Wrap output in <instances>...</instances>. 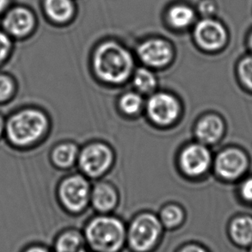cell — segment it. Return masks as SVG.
<instances>
[{
	"instance_id": "obj_1",
	"label": "cell",
	"mask_w": 252,
	"mask_h": 252,
	"mask_svg": "<svg viewBox=\"0 0 252 252\" xmlns=\"http://www.w3.org/2000/svg\"><path fill=\"white\" fill-rule=\"evenodd\" d=\"M48 128V119L40 109L28 107L19 109L5 120L4 137L11 147L26 149L41 140Z\"/></svg>"
},
{
	"instance_id": "obj_2",
	"label": "cell",
	"mask_w": 252,
	"mask_h": 252,
	"mask_svg": "<svg viewBox=\"0 0 252 252\" xmlns=\"http://www.w3.org/2000/svg\"><path fill=\"white\" fill-rule=\"evenodd\" d=\"M83 234L91 252H122L126 248V225L116 216L93 217L85 224Z\"/></svg>"
},
{
	"instance_id": "obj_3",
	"label": "cell",
	"mask_w": 252,
	"mask_h": 252,
	"mask_svg": "<svg viewBox=\"0 0 252 252\" xmlns=\"http://www.w3.org/2000/svg\"><path fill=\"white\" fill-rule=\"evenodd\" d=\"M93 68L103 82L121 85L133 73V60L126 48L116 42L100 45L93 57Z\"/></svg>"
},
{
	"instance_id": "obj_4",
	"label": "cell",
	"mask_w": 252,
	"mask_h": 252,
	"mask_svg": "<svg viewBox=\"0 0 252 252\" xmlns=\"http://www.w3.org/2000/svg\"><path fill=\"white\" fill-rule=\"evenodd\" d=\"M164 228L152 213H141L126 225V248L131 252H154L160 246Z\"/></svg>"
},
{
	"instance_id": "obj_5",
	"label": "cell",
	"mask_w": 252,
	"mask_h": 252,
	"mask_svg": "<svg viewBox=\"0 0 252 252\" xmlns=\"http://www.w3.org/2000/svg\"><path fill=\"white\" fill-rule=\"evenodd\" d=\"M36 24V17L30 7L15 4L1 16L0 28L14 41H24L34 33Z\"/></svg>"
},
{
	"instance_id": "obj_6",
	"label": "cell",
	"mask_w": 252,
	"mask_h": 252,
	"mask_svg": "<svg viewBox=\"0 0 252 252\" xmlns=\"http://www.w3.org/2000/svg\"><path fill=\"white\" fill-rule=\"evenodd\" d=\"M215 173L225 182L242 179L250 168V158L245 151L230 147L220 151L214 162Z\"/></svg>"
},
{
	"instance_id": "obj_7",
	"label": "cell",
	"mask_w": 252,
	"mask_h": 252,
	"mask_svg": "<svg viewBox=\"0 0 252 252\" xmlns=\"http://www.w3.org/2000/svg\"><path fill=\"white\" fill-rule=\"evenodd\" d=\"M91 194L88 181L80 175L66 177L59 187V198L63 208L72 214L85 210L91 200Z\"/></svg>"
},
{
	"instance_id": "obj_8",
	"label": "cell",
	"mask_w": 252,
	"mask_h": 252,
	"mask_svg": "<svg viewBox=\"0 0 252 252\" xmlns=\"http://www.w3.org/2000/svg\"><path fill=\"white\" fill-rule=\"evenodd\" d=\"M113 153L108 146L93 143L85 147L79 154V167L86 176L93 178L101 177L113 163Z\"/></svg>"
},
{
	"instance_id": "obj_9",
	"label": "cell",
	"mask_w": 252,
	"mask_h": 252,
	"mask_svg": "<svg viewBox=\"0 0 252 252\" xmlns=\"http://www.w3.org/2000/svg\"><path fill=\"white\" fill-rule=\"evenodd\" d=\"M147 116L158 126H168L173 123L180 113V106L173 95L158 92L150 96L147 103Z\"/></svg>"
},
{
	"instance_id": "obj_10",
	"label": "cell",
	"mask_w": 252,
	"mask_h": 252,
	"mask_svg": "<svg viewBox=\"0 0 252 252\" xmlns=\"http://www.w3.org/2000/svg\"><path fill=\"white\" fill-rule=\"evenodd\" d=\"M213 163L211 152L204 144L193 143L184 147L179 158L180 167L189 177L206 173Z\"/></svg>"
},
{
	"instance_id": "obj_11",
	"label": "cell",
	"mask_w": 252,
	"mask_h": 252,
	"mask_svg": "<svg viewBox=\"0 0 252 252\" xmlns=\"http://www.w3.org/2000/svg\"><path fill=\"white\" fill-rule=\"evenodd\" d=\"M194 38L202 49L206 51H217L225 45L226 32L225 28L217 21L204 19L197 24Z\"/></svg>"
},
{
	"instance_id": "obj_12",
	"label": "cell",
	"mask_w": 252,
	"mask_h": 252,
	"mask_svg": "<svg viewBox=\"0 0 252 252\" xmlns=\"http://www.w3.org/2000/svg\"><path fill=\"white\" fill-rule=\"evenodd\" d=\"M138 55L144 64L159 68L167 65L172 58V50L166 41L152 39L145 41L138 48Z\"/></svg>"
},
{
	"instance_id": "obj_13",
	"label": "cell",
	"mask_w": 252,
	"mask_h": 252,
	"mask_svg": "<svg viewBox=\"0 0 252 252\" xmlns=\"http://www.w3.org/2000/svg\"><path fill=\"white\" fill-rule=\"evenodd\" d=\"M225 122L220 116L209 114L202 117L195 126V136L206 146L218 143L225 134Z\"/></svg>"
},
{
	"instance_id": "obj_14",
	"label": "cell",
	"mask_w": 252,
	"mask_h": 252,
	"mask_svg": "<svg viewBox=\"0 0 252 252\" xmlns=\"http://www.w3.org/2000/svg\"><path fill=\"white\" fill-rule=\"evenodd\" d=\"M53 252H90L83 232L67 229L55 238Z\"/></svg>"
},
{
	"instance_id": "obj_15",
	"label": "cell",
	"mask_w": 252,
	"mask_h": 252,
	"mask_svg": "<svg viewBox=\"0 0 252 252\" xmlns=\"http://www.w3.org/2000/svg\"><path fill=\"white\" fill-rule=\"evenodd\" d=\"M91 201L96 211L101 215H108L115 209L118 203V195L115 189L109 184H96L92 190Z\"/></svg>"
},
{
	"instance_id": "obj_16",
	"label": "cell",
	"mask_w": 252,
	"mask_h": 252,
	"mask_svg": "<svg viewBox=\"0 0 252 252\" xmlns=\"http://www.w3.org/2000/svg\"><path fill=\"white\" fill-rule=\"evenodd\" d=\"M229 235L236 245L248 246L252 245V217L239 215L232 220L229 225Z\"/></svg>"
},
{
	"instance_id": "obj_17",
	"label": "cell",
	"mask_w": 252,
	"mask_h": 252,
	"mask_svg": "<svg viewBox=\"0 0 252 252\" xmlns=\"http://www.w3.org/2000/svg\"><path fill=\"white\" fill-rule=\"evenodd\" d=\"M42 7L47 17L58 24L68 21L73 12L71 0H43Z\"/></svg>"
},
{
	"instance_id": "obj_18",
	"label": "cell",
	"mask_w": 252,
	"mask_h": 252,
	"mask_svg": "<svg viewBox=\"0 0 252 252\" xmlns=\"http://www.w3.org/2000/svg\"><path fill=\"white\" fill-rule=\"evenodd\" d=\"M79 158V151L75 145L62 144L55 147L51 154V158L55 166L62 169L71 167Z\"/></svg>"
},
{
	"instance_id": "obj_19",
	"label": "cell",
	"mask_w": 252,
	"mask_h": 252,
	"mask_svg": "<svg viewBox=\"0 0 252 252\" xmlns=\"http://www.w3.org/2000/svg\"><path fill=\"white\" fill-rule=\"evenodd\" d=\"M158 218L164 230H176L179 228L185 220L184 211L177 205L170 204L161 209Z\"/></svg>"
},
{
	"instance_id": "obj_20",
	"label": "cell",
	"mask_w": 252,
	"mask_h": 252,
	"mask_svg": "<svg viewBox=\"0 0 252 252\" xmlns=\"http://www.w3.org/2000/svg\"><path fill=\"white\" fill-rule=\"evenodd\" d=\"M133 84L139 93L149 94L157 87V78L147 68H139L133 73Z\"/></svg>"
},
{
	"instance_id": "obj_21",
	"label": "cell",
	"mask_w": 252,
	"mask_h": 252,
	"mask_svg": "<svg viewBox=\"0 0 252 252\" xmlns=\"http://www.w3.org/2000/svg\"><path fill=\"white\" fill-rule=\"evenodd\" d=\"M194 11L189 7L177 5L169 11V21L174 27H188L194 20Z\"/></svg>"
},
{
	"instance_id": "obj_22",
	"label": "cell",
	"mask_w": 252,
	"mask_h": 252,
	"mask_svg": "<svg viewBox=\"0 0 252 252\" xmlns=\"http://www.w3.org/2000/svg\"><path fill=\"white\" fill-rule=\"evenodd\" d=\"M143 103V99L140 93L127 92L120 99L119 107L122 112L128 116H133L140 112Z\"/></svg>"
},
{
	"instance_id": "obj_23",
	"label": "cell",
	"mask_w": 252,
	"mask_h": 252,
	"mask_svg": "<svg viewBox=\"0 0 252 252\" xmlns=\"http://www.w3.org/2000/svg\"><path fill=\"white\" fill-rule=\"evenodd\" d=\"M236 72L240 85L252 93V55L244 57L239 62Z\"/></svg>"
},
{
	"instance_id": "obj_24",
	"label": "cell",
	"mask_w": 252,
	"mask_h": 252,
	"mask_svg": "<svg viewBox=\"0 0 252 252\" xmlns=\"http://www.w3.org/2000/svg\"><path fill=\"white\" fill-rule=\"evenodd\" d=\"M17 85L14 78L0 72V104L10 102L16 95Z\"/></svg>"
},
{
	"instance_id": "obj_25",
	"label": "cell",
	"mask_w": 252,
	"mask_h": 252,
	"mask_svg": "<svg viewBox=\"0 0 252 252\" xmlns=\"http://www.w3.org/2000/svg\"><path fill=\"white\" fill-rule=\"evenodd\" d=\"M14 50V40L0 28V67L11 57Z\"/></svg>"
},
{
	"instance_id": "obj_26",
	"label": "cell",
	"mask_w": 252,
	"mask_h": 252,
	"mask_svg": "<svg viewBox=\"0 0 252 252\" xmlns=\"http://www.w3.org/2000/svg\"><path fill=\"white\" fill-rule=\"evenodd\" d=\"M239 194L246 203L252 204V176L244 178L239 186Z\"/></svg>"
},
{
	"instance_id": "obj_27",
	"label": "cell",
	"mask_w": 252,
	"mask_h": 252,
	"mask_svg": "<svg viewBox=\"0 0 252 252\" xmlns=\"http://www.w3.org/2000/svg\"><path fill=\"white\" fill-rule=\"evenodd\" d=\"M175 252H210L203 245L196 242H189L179 246Z\"/></svg>"
},
{
	"instance_id": "obj_28",
	"label": "cell",
	"mask_w": 252,
	"mask_h": 252,
	"mask_svg": "<svg viewBox=\"0 0 252 252\" xmlns=\"http://www.w3.org/2000/svg\"><path fill=\"white\" fill-rule=\"evenodd\" d=\"M22 252H53L52 250L48 248L47 246H43V245H40V244H36V245H31L25 248V249Z\"/></svg>"
},
{
	"instance_id": "obj_29",
	"label": "cell",
	"mask_w": 252,
	"mask_h": 252,
	"mask_svg": "<svg viewBox=\"0 0 252 252\" xmlns=\"http://www.w3.org/2000/svg\"><path fill=\"white\" fill-rule=\"evenodd\" d=\"M12 0H0V17L10 8Z\"/></svg>"
},
{
	"instance_id": "obj_30",
	"label": "cell",
	"mask_w": 252,
	"mask_h": 252,
	"mask_svg": "<svg viewBox=\"0 0 252 252\" xmlns=\"http://www.w3.org/2000/svg\"><path fill=\"white\" fill-rule=\"evenodd\" d=\"M201 11H203V12H209V13H211L212 11L214 10V6H213V4L211 3H203L201 4Z\"/></svg>"
},
{
	"instance_id": "obj_31",
	"label": "cell",
	"mask_w": 252,
	"mask_h": 252,
	"mask_svg": "<svg viewBox=\"0 0 252 252\" xmlns=\"http://www.w3.org/2000/svg\"><path fill=\"white\" fill-rule=\"evenodd\" d=\"M4 131H5V119L0 115V139H2V137L4 136Z\"/></svg>"
},
{
	"instance_id": "obj_32",
	"label": "cell",
	"mask_w": 252,
	"mask_h": 252,
	"mask_svg": "<svg viewBox=\"0 0 252 252\" xmlns=\"http://www.w3.org/2000/svg\"><path fill=\"white\" fill-rule=\"evenodd\" d=\"M249 46L251 49L252 50V34H251V36H250L249 39Z\"/></svg>"
},
{
	"instance_id": "obj_33",
	"label": "cell",
	"mask_w": 252,
	"mask_h": 252,
	"mask_svg": "<svg viewBox=\"0 0 252 252\" xmlns=\"http://www.w3.org/2000/svg\"><path fill=\"white\" fill-rule=\"evenodd\" d=\"M251 252H252V249H251Z\"/></svg>"
},
{
	"instance_id": "obj_34",
	"label": "cell",
	"mask_w": 252,
	"mask_h": 252,
	"mask_svg": "<svg viewBox=\"0 0 252 252\" xmlns=\"http://www.w3.org/2000/svg\"></svg>"
}]
</instances>
